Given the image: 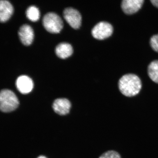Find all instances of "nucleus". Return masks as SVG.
I'll return each instance as SVG.
<instances>
[{
    "label": "nucleus",
    "mask_w": 158,
    "mask_h": 158,
    "mask_svg": "<svg viewBox=\"0 0 158 158\" xmlns=\"http://www.w3.org/2000/svg\"><path fill=\"white\" fill-rule=\"evenodd\" d=\"M113 28L111 24L106 22L98 23L92 31V34L94 38L102 40L108 38L112 35Z\"/></svg>",
    "instance_id": "4"
},
{
    "label": "nucleus",
    "mask_w": 158,
    "mask_h": 158,
    "mask_svg": "<svg viewBox=\"0 0 158 158\" xmlns=\"http://www.w3.org/2000/svg\"><path fill=\"white\" fill-rule=\"evenodd\" d=\"M151 2L155 7L158 8V0H151Z\"/></svg>",
    "instance_id": "16"
},
{
    "label": "nucleus",
    "mask_w": 158,
    "mask_h": 158,
    "mask_svg": "<svg viewBox=\"0 0 158 158\" xmlns=\"http://www.w3.org/2000/svg\"><path fill=\"white\" fill-rule=\"evenodd\" d=\"M150 44L153 50L158 52V34L154 35L151 37Z\"/></svg>",
    "instance_id": "15"
},
{
    "label": "nucleus",
    "mask_w": 158,
    "mask_h": 158,
    "mask_svg": "<svg viewBox=\"0 0 158 158\" xmlns=\"http://www.w3.org/2000/svg\"><path fill=\"white\" fill-rule=\"evenodd\" d=\"M55 53L59 58L66 59L72 54L73 47L69 43H61L57 45L55 48Z\"/></svg>",
    "instance_id": "11"
},
{
    "label": "nucleus",
    "mask_w": 158,
    "mask_h": 158,
    "mask_svg": "<svg viewBox=\"0 0 158 158\" xmlns=\"http://www.w3.org/2000/svg\"><path fill=\"white\" fill-rule=\"evenodd\" d=\"M13 12V7L10 2L6 0L0 1V21L5 22L11 17Z\"/></svg>",
    "instance_id": "10"
},
{
    "label": "nucleus",
    "mask_w": 158,
    "mask_h": 158,
    "mask_svg": "<svg viewBox=\"0 0 158 158\" xmlns=\"http://www.w3.org/2000/svg\"><path fill=\"white\" fill-rule=\"evenodd\" d=\"M43 24L47 31L53 33H59L64 26L62 19L54 12H49L45 15L43 19Z\"/></svg>",
    "instance_id": "3"
},
{
    "label": "nucleus",
    "mask_w": 158,
    "mask_h": 158,
    "mask_svg": "<svg viewBox=\"0 0 158 158\" xmlns=\"http://www.w3.org/2000/svg\"><path fill=\"white\" fill-rule=\"evenodd\" d=\"M118 86L120 92L124 96L132 97L139 93L142 84L141 79L137 75L128 74L119 79Z\"/></svg>",
    "instance_id": "1"
},
{
    "label": "nucleus",
    "mask_w": 158,
    "mask_h": 158,
    "mask_svg": "<svg viewBox=\"0 0 158 158\" xmlns=\"http://www.w3.org/2000/svg\"><path fill=\"white\" fill-rule=\"evenodd\" d=\"M52 107L56 113L61 115H64L70 112L71 104L70 102L66 98H58L55 100Z\"/></svg>",
    "instance_id": "9"
},
{
    "label": "nucleus",
    "mask_w": 158,
    "mask_h": 158,
    "mask_svg": "<svg viewBox=\"0 0 158 158\" xmlns=\"http://www.w3.org/2000/svg\"><path fill=\"white\" fill-rule=\"evenodd\" d=\"M64 19L70 26L77 29L81 24L82 17L80 12L72 7L65 9L63 13Z\"/></svg>",
    "instance_id": "5"
},
{
    "label": "nucleus",
    "mask_w": 158,
    "mask_h": 158,
    "mask_svg": "<svg viewBox=\"0 0 158 158\" xmlns=\"http://www.w3.org/2000/svg\"><path fill=\"white\" fill-rule=\"evenodd\" d=\"M148 76L154 82L158 84V60L152 61L148 69Z\"/></svg>",
    "instance_id": "12"
},
{
    "label": "nucleus",
    "mask_w": 158,
    "mask_h": 158,
    "mask_svg": "<svg viewBox=\"0 0 158 158\" xmlns=\"http://www.w3.org/2000/svg\"><path fill=\"white\" fill-rule=\"evenodd\" d=\"M99 158H121V157L117 152L112 150L102 154Z\"/></svg>",
    "instance_id": "14"
},
{
    "label": "nucleus",
    "mask_w": 158,
    "mask_h": 158,
    "mask_svg": "<svg viewBox=\"0 0 158 158\" xmlns=\"http://www.w3.org/2000/svg\"><path fill=\"white\" fill-rule=\"evenodd\" d=\"M37 158H47V157L44 156H40L38 157H37Z\"/></svg>",
    "instance_id": "17"
},
{
    "label": "nucleus",
    "mask_w": 158,
    "mask_h": 158,
    "mask_svg": "<svg viewBox=\"0 0 158 158\" xmlns=\"http://www.w3.org/2000/svg\"><path fill=\"white\" fill-rule=\"evenodd\" d=\"M17 97L12 91L4 89L0 94V108L2 112H9L13 111L19 106Z\"/></svg>",
    "instance_id": "2"
},
{
    "label": "nucleus",
    "mask_w": 158,
    "mask_h": 158,
    "mask_svg": "<svg viewBox=\"0 0 158 158\" xmlns=\"http://www.w3.org/2000/svg\"><path fill=\"white\" fill-rule=\"evenodd\" d=\"M18 34L23 44L29 45L32 43L34 38V32L32 27L27 24H24L20 27Z\"/></svg>",
    "instance_id": "8"
},
{
    "label": "nucleus",
    "mask_w": 158,
    "mask_h": 158,
    "mask_svg": "<svg viewBox=\"0 0 158 158\" xmlns=\"http://www.w3.org/2000/svg\"><path fill=\"white\" fill-rule=\"evenodd\" d=\"M16 85L20 92L23 94H27L32 90L33 83L29 77L23 75L17 78L16 81Z\"/></svg>",
    "instance_id": "6"
},
{
    "label": "nucleus",
    "mask_w": 158,
    "mask_h": 158,
    "mask_svg": "<svg viewBox=\"0 0 158 158\" xmlns=\"http://www.w3.org/2000/svg\"><path fill=\"white\" fill-rule=\"evenodd\" d=\"M26 14L27 18L32 21L38 20L40 17L39 10L35 6H31L29 7L27 10Z\"/></svg>",
    "instance_id": "13"
},
{
    "label": "nucleus",
    "mask_w": 158,
    "mask_h": 158,
    "mask_svg": "<svg viewBox=\"0 0 158 158\" xmlns=\"http://www.w3.org/2000/svg\"><path fill=\"white\" fill-rule=\"evenodd\" d=\"M143 2V0H124L122 2L121 7L126 14L132 15L141 8Z\"/></svg>",
    "instance_id": "7"
}]
</instances>
